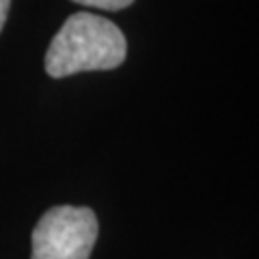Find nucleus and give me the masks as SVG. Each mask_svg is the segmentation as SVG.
Here are the masks:
<instances>
[{"instance_id": "obj_1", "label": "nucleus", "mask_w": 259, "mask_h": 259, "mask_svg": "<svg viewBox=\"0 0 259 259\" xmlns=\"http://www.w3.org/2000/svg\"><path fill=\"white\" fill-rule=\"evenodd\" d=\"M125 54L127 44L117 24L93 13H76L54 35L46 54V71L52 78H67L80 71L115 69Z\"/></svg>"}, {"instance_id": "obj_2", "label": "nucleus", "mask_w": 259, "mask_h": 259, "mask_svg": "<svg viewBox=\"0 0 259 259\" xmlns=\"http://www.w3.org/2000/svg\"><path fill=\"white\" fill-rule=\"evenodd\" d=\"M100 225L93 209L56 205L39 218L32 229L30 259H89Z\"/></svg>"}, {"instance_id": "obj_3", "label": "nucleus", "mask_w": 259, "mask_h": 259, "mask_svg": "<svg viewBox=\"0 0 259 259\" xmlns=\"http://www.w3.org/2000/svg\"><path fill=\"white\" fill-rule=\"evenodd\" d=\"M78 5H84V7H95V9H106V11H119V9H125L134 3V0H74Z\"/></svg>"}, {"instance_id": "obj_4", "label": "nucleus", "mask_w": 259, "mask_h": 259, "mask_svg": "<svg viewBox=\"0 0 259 259\" xmlns=\"http://www.w3.org/2000/svg\"><path fill=\"white\" fill-rule=\"evenodd\" d=\"M9 7H11V0H0V30H3L7 15H9Z\"/></svg>"}]
</instances>
